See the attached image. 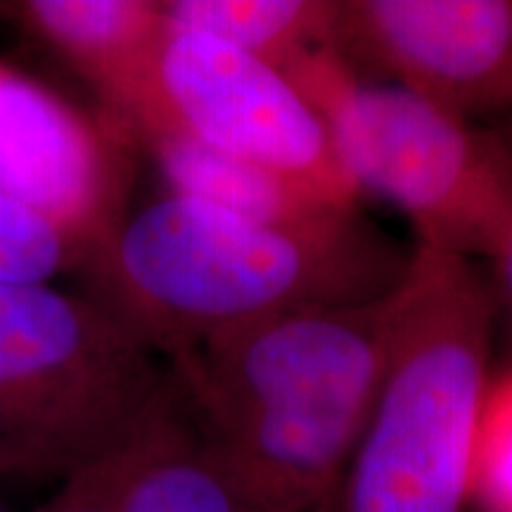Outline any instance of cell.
Here are the masks:
<instances>
[{"label":"cell","instance_id":"obj_16","mask_svg":"<svg viewBox=\"0 0 512 512\" xmlns=\"http://www.w3.org/2000/svg\"><path fill=\"white\" fill-rule=\"evenodd\" d=\"M491 266V275L486 278L489 285L491 304H494L496 316V330L501 325L505 335H508L510 344V358H512V216L508 226L503 228L501 238L496 240L491 254L486 256Z\"/></svg>","mask_w":512,"mask_h":512},{"label":"cell","instance_id":"obj_10","mask_svg":"<svg viewBox=\"0 0 512 512\" xmlns=\"http://www.w3.org/2000/svg\"><path fill=\"white\" fill-rule=\"evenodd\" d=\"M140 145L155 159L171 195L211 204L242 219L299 226L356 209L339 207L271 169L174 133L150 136Z\"/></svg>","mask_w":512,"mask_h":512},{"label":"cell","instance_id":"obj_11","mask_svg":"<svg viewBox=\"0 0 512 512\" xmlns=\"http://www.w3.org/2000/svg\"><path fill=\"white\" fill-rule=\"evenodd\" d=\"M121 512H259L245 486L176 396L128 486Z\"/></svg>","mask_w":512,"mask_h":512},{"label":"cell","instance_id":"obj_2","mask_svg":"<svg viewBox=\"0 0 512 512\" xmlns=\"http://www.w3.org/2000/svg\"><path fill=\"white\" fill-rule=\"evenodd\" d=\"M403 283L373 302L313 306L221 332L169 366L185 406L259 512H318L373 413Z\"/></svg>","mask_w":512,"mask_h":512},{"label":"cell","instance_id":"obj_8","mask_svg":"<svg viewBox=\"0 0 512 512\" xmlns=\"http://www.w3.org/2000/svg\"><path fill=\"white\" fill-rule=\"evenodd\" d=\"M131 138L0 64V192L53 221L86 256L126 216Z\"/></svg>","mask_w":512,"mask_h":512},{"label":"cell","instance_id":"obj_17","mask_svg":"<svg viewBox=\"0 0 512 512\" xmlns=\"http://www.w3.org/2000/svg\"><path fill=\"white\" fill-rule=\"evenodd\" d=\"M318 512H330V508H328V503H325V505H323V508H320Z\"/></svg>","mask_w":512,"mask_h":512},{"label":"cell","instance_id":"obj_14","mask_svg":"<svg viewBox=\"0 0 512 512\" xmlns=\"http://www.w3.org/2000/svg\"><path fill=\"white\" fill-rule=\"evenodd\" d=\"M174 396L176 377L157 411L131 437L64 477L60 491L50 498L41 512H121L131 479L155 444Z\"/></svg>","mask_w":512,"mask_h":512},{"label":"cell","instance_id":"obj_4","mask_svg":"<svg viewBox=\"0 0 512 512\" xmlns=\"http://www.w3.org/2000/svg\"><path fill=\"white\" fill-rule=\"evenodd\" d=\"M171 366L86 294L0 287V475L64 479L131 437Z\"/></svg>","mask_w":512,"mask_h":512},{"label":"cell","instance_id":"obj_12","mask_svg":"<svg viewBox=\"0 0 512 512\" xmlns=\"http://www.w3.org/2000/svg\"><path fill=\"white\" fill-rule=\"evenodd\" d=\"M166 22L211 34L285 76L332 48L337 0H171Z\"/></svg>","mask_w":512,"mask_h":512},{"label":"cell","instance_id":"obj_7","mask_svg":"<svg viewBox=\"0 0 512 512\" xmlns=\"http://www.w3.org/2000/svg\"><path fill=\"white\" fill-rule=\"evenodd\" d=\"M332 50L467 121L512 107V0H337Z\"/></svg>","mask_w":512,"mask_h":512},{"label":"cell","instance_id":"obj_1","mask_svg":"<svg viewBox=\"0 0 512 512\" xmlns=\"http://www.w3.org/2000/svg\"><path fill=\"white\" fill-rule=\"evenodd\" d=\"M411 259L356 209L273 226L166 192L126 214L81 268L86 297L171 363L256 320L387 297Z\"/></svg>","mask_w":512,"mask_h":512},{"label":"cell","instance_id":"obj_18","mask_svg":"<svg viewBox=\"0 0 512 512\" xmlns=\"http://www.w3.org/2000/svg\"><path fill=\"white\" fill-rule=\"evenodd\" d=\"M508 145H510V150H512V143H508Z\"/></svg>","mask_w":512,"mask_h":512},{"label":"cell","instance_id":"obj_6","mask_svg":"<svg viewBox=\"0 0 512 512\" xmlns=\"http://www.w3.org/2000/svg\"><path fill=\"white\" fill-rule=\"evenodd\" d=\"M133 143L174 133L356 207L323 119L283 72L204 31L166 22L143 91L117 124Z\"/></svg>","mask_w":512,"mask_h":512},{"label":"cell","instance_id":"obj_15","mask_svg":"<svg viewBox=\"0 0 512 512\" xmlns=\"http://www.w3.org/2000/svg\"><path fill=\"white\" fill-rule=\"evenodd\" d=\"M472 496L486 512H512V358L486 389Z\"/></svg>","mask_w":512,"mask_h":512},{"label":"cell","instance_id":"obj_3","mask_svg":"<svg viewBox=\"0 0 512 512\" xmlns=\"http://www.w3.org/2000/svg\"><path fill=\"white\" fill-rule=\"evenodd\" d=\"M496 316L475 261L415 247L380 396L330 512H463Z\"/></svg>","mask_w":512,"mask_h":512},{"label":"cell","instance_id":"obj_9","mask_svg":"<svg viewBox=\"0 0 512 512\" xmlns=\"http://www.w3.org/2000/svg\"><path fill=\"white\" fill-rule=\"evenodd\" d=\"M19 15L93 83L112 124L143 91L166 31L162 3L145 0H31Z\"/></svg>","mask_w":512,"mask_h":512},{"label":"cell","instance_id":"obj_13","mask_svg":"<svg viewBox=\"0 0 512 512\" xmlns=\"http://www.w3.org/2000/svg\"><path fill=\"white\" fill-rule=\"evenodd\" d=\"M83 261L86 252L64 230L0 192V287L50 285Z\"/></svg>","mask_w":512,"mask_h":512},{"label":"cell","instance_id":"obj_5","mask_svg":"<svg viewBox=\"0 0 512 512\" xmlns=\"http://www.w3.org/2000/svg\"><path fill=\"white\" fill-rule=\"evenodd\" d=\"M323 119L356 195L392 204L432 252L489 256L512 216V150L475 121L366 81L332 48L287 74Z\"/></svg>","mask_w":512,"mask_h":512}]
</instances>
